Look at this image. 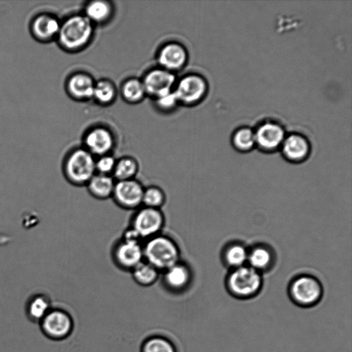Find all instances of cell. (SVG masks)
Segmentation results:
<instances>
[{"label":"cell","mask_w":352,"mask_h":352,"mask_svg":"<svg viewBox=\"0 0 352 352\" xmlns=\"http://www.w3.org/2000/svg\"><path fill=\"white\" fill-rule=\"evenodd\" d=\"M144 260L160 272H164L180 261V250L170 236L159 234L143 244Z\"/></svg>","instance_id":"obj_1"},{"label":"cell","mask_w":352,"mask_h":352,"mask_svg":"<svg viewBox=\"0 0 352 352\" xmlns=\"http://www.w3.org/2000/svg\"><path fill=\"white\" fill-rule=\"evenodd\" d=\"M226 286L233 297L247 300L258 294L263 286L261 273L248 265L232 269L228 275Z\"/></svg>","instance_id":"obj_2"},{"label":"cell","mask_w":352,"mask_h":352,"mask_svg":"<svg viewBox=\"0 0 352 352\" xmlns=\"http://www.w3.org/2000/svg\"><path fill=\"white\" fill-rule=\"evenodd\" d=\"M92 30L91 21L87 16H73L60 23L56 38L63 48L75 50L88 42Z\"/></svg>","instance_id":"obj_3"},{"label":"cell","mask_w":352,"mask_h":352,"mask_svg":"<svg viewBox=\"0 0 352 352\" xmlns=\"http://www.w3.org/2000/svg\"><path fill=\"white\" fill-rule=\"evenodd\" d=\"M94 156L85 148L73 151L64 164L65 175L72 184L86 186L96 174Z\"/></svg>","instance_id":"obj_4"},{"label":"cell","mask_w":352,"mask_h":352,"mask_svg":"<svg viewBox=\"0 0 352 352\" xmlns=\"http://www.w3.org/2000/svg\"><path fill=\"white\" fill-rule=\"evenodd\" d=\"M288 294L295 305L300 307H312L321 300L323 288L316 278L310 275H300L291 281Z\"/></svg>","instance_id":"obj_5"},{"label":"cell","mask_w":352,"mask_h":352,"mask_svg":"<svg viewBox=\"0 0 352 352\" xmlns=\"http://www.w3.org/2000/svg\"><path fill=\"white\" fill-rule=\"evenodd\" d=\"M165 223L161 209L141 206L136 210L132 220V228L142 240L160 234Z\"/></svg>","instance_id":"obj_6"},{"label":"cell","mask_w":352,"mask_h":352,"mask_svg":"<svg viewBox=\"0 0 352 352\" xmlns=\"http://www.w3.org/2000/svg\"><path fill=\"white\" fill-rule=\"evenodd\" d=\"M112 257L119 268L131 272L144 261L143 244L141 241L122 237L113 248Z\"/></svg>","instance_id":"obj_7"},{"label":"cell","mask_w":352,"mask_h":352,"mask_svg":"<svg viewBox=\"0 0 352 352\" xmlns=\"http://www.w3.org/2000/svg\"><path fill=\"white\" fill-rule=\"evenodd\" d=\"M144 186L136 179L116 181L111 198L120 208L137 210L142 205Z\"/></svg>","instance_id":"obj_8"},{"label":"cell","mask_w":352,"mask_h":352,"mask_svg":"<svg viewBox=\"0 0 352 352\" xmlns=\"http://www.w3.org/2000/svg\"><path fill=\"white\" fill-rule=\"evenodd\" d=\"M41 321L43 332L53 339L65 338L73 328L70 316L60 309H50Z\"/></svg>","instance_id":"obj_9"},{"label":"cell","mask_w":352,"mask_h":352,"mask_svg":"<svg viewBox=\"0 0 352 352\" xmlns=\"http://www.w3.org/2000/svg\"><path fill=\"white\" fill-rule=\"evenodd\" d=\"M206 91L207 84L201 76L189 75L179 82L174 92L178 101L193 104L203 98Z\"/></svg>","instance_id":"obj_10"},{"label":"cell","mask_w":352,"mask_h":352,"mask_svg":"<svg viewBox=\"0 0 352 352\" xmlns=\"http://www.w3.org/2000/svg\"><path fill=\"white\" fill-rule=\"evenodd\" d=\"M256 145L265 151H273L280 148L285 134L283 128L277 123L267 122L261 124L254 132Z\"/></svg>","instance_id":"obj_11"},{"label":"cell","mask_w":352,"mask_h":352,"mask_svg":"<svg viewBox=\"0 0 352 352\" xmlns=\"http://www.w3.org/2000/svg\"><path fill=\"white\" fill-rule=\"evenodd\" d=\"M60 23L56 16L44 12L35 16L30 23L32 36L41 42H47L57 37Z\"/></svg>","instance_id":"obj_12"},{"label":"cell","mask_w":352,"mask_h":352,"mask_svg":"<svg viewBox=\"0 0 352 352\" xmlns=\"http://www.w3.org/2000/svg\"><path fill=\"white\" fill-rule=\"evenodd\" d=\"M175 80V76L169 71L154 69L147 74L142 83L145 92L158 97L171 91Z\"/></svg>","instance_id":"obj_13"},{"label":"cell","mask_w":352,"mask_h":352,"mask_svg":"<svg viewBox=\"0 0 352 352\" xmlns=\"http://www.w3.org/2000/svg\"><path fill=\"white\" fill-rule=\"evenodd\" d=\"M280 148L286 160L296 163L306 160L310 152L307 139L295 133L285 137Z\"/></svg>","instance_id":"obj_14"},{"label":"cell","mask_w":352,"mask_h":352,"mask_svg":"<svg viewBox=\"0 0 352 352\" xmlns=\"http://www.w3.org/2000/svg\"><path fill=\"white\" fill-rule=\"evenodd\" d=\"M163 272V281L165 285L174 292L185 289L191 281L192 273L190 267L181 261Z\"/></svg>","instance_id":"obj_15"},{"label":"cell","mask_w":352,"mask_h":352,"mask_svg":"<svg viewBox=\"0 0 352 352\" xmlns=\"http://www.w3.org/2000/svg\"><path fill=\"white\" fill-rule=\"evenodd\" d=\"M86 148L94 156L109 154L113 146L111 133L103 128H96L90 131L85 138Z\"/></svg>","instance_id":"obj_16"},{"label":"cell","mask_w":352,"mask_h":352,"mask_svg":"<svg viewBox=\"0 0 352 352\" xmlns=\"http://www.w3.org/2000/svg\"><path fill=\"white\" fill-rule=\"evenodd\" d=\"M187 54L185 49L179 44L170 43L160 52L158 60L161 65L169 70L181 68L186 63Z\"/></svg>","instance_id":"obj_17"},{"label":"cell","mask_w":352,"mask_h":352,"mask_svg":"<svg viewBox=\"0 0 352 352\" xmlns=\"http://www.w3.org/2000/svg\"><path fill=\"white\" fill-rule=\"evenodd\" d=\"M116 180L111 175L96 173L86 184L89 193L97 199L112 197Z\"/></svg>","instance_id":"obj_18"},{"label":"cell","mask_w":352,"mask_h":352,"mask_svg":"<svg viewBox=\"0 0 352 352\" xmlns=\"http://www.w3.org/2000/svg\"><path fill=\"white\" fill-rule=\"evenodd\" d=\"M274 262V254L263 245L254 246L248 251L247 265L259 272L268 270Z\"/></svg>","instance_id":"obj_19"},{"label":"cell","mask_w":352,"mask_h":352,"mask_svg":"<svg viewBox=\"0 0 352 352\" xmlns=\"http://www.w3.org/2000/svg\"><path fill=\"white\" fill-rule=\"evenodd\" d=\"M94 84L87 75L77 74L68 80L67 89L69 94L78 99H86L93 96Z\"/></svg>","instance_id":"obj_20"},{"label":"cell","mask_w":352,"mask_h":352,"mask_svg":"<svg viewBox=\"0 0 352 352\" xmlns=\"http://www.w3.org/2000/svg\"><path fill=\"white\" fill-rule=\"evenodd\" d=\"M248 251L249 250L241 243L230 244L226 248L223 253L226 264L232 270L247 265Z\"/></svg>","instance_id":"obj_21"},{"label":"cell","mask_w":352,"mask_h":352,"mask_svg":"<svg viewBox=\"0 0 352 352\" xmlns=\"http://www.w3.org/2000/svg\"><path fill=\"white\" fill-rule=\"evenodd\" d=\"M133 280L140 285L148 287L157 280L160 271L144 260L131 271Z\"/></svg>","instance_id":"obj_22"},{"label":"cell","mask_w":352,"mask_h":352,"mask_svg":"<svg viewBox=\"0 0 352 352\" xmlns=\"http://www.w3.org/2000/svg\"><path fill=\"white\" fill-rule=\"evenodd\" d=\"M138 170L139 164L135 159L123 157L116 160L112 176L116 181L135 179Z\"/></svg>","instance_id":"obj_23"},{"label":"cell","mask_w":352,"mask_h":352,"mask_svg":"<svg viewBox=\"0 0 352 352\" xmlns=\"http://www.w3.org/2000/svg\"><path fill=\"white\" fill-rule=\"evenodd\" d=\"M166 199V194L163 189L155 185L148 186L144 187L142 206L161 209Z\"/></svg>","instance_id":"obj_24"},{"label":"cell","mask_w":352,"mask_h":352,"mask_svg":"<svg viewBox=\"0 0 352 352\" xmlns=\"http://www.w3.org/2000/svg\"><path fill=\"white\" fill-rule=\"evenodd\" d=\"M232 143L237 150L249 151L256 146L254 132L247 127L241 128L234 133Z\"/></svg>","instance_id":"obj_25"},{"label":"cell","mask_w":352,"mask_h":352,"mask_svg":"<svg viewBox=\"0 0 352 352\" xmlns=\"http://www.w3.org/2000/svg\"><path fill=\"white\" fill-rule=\"evenodd\" d=\"M50 310V304L47 298L36 296L32 298L28 305L27 311L33 320H41Z\"/></svg>","instance_id":"obj_26"},{"label":"cell","mask_w":352,"mask_h":352,"mask_svg":"<svg viewBox=\"0 0 352 352\" xmlns=\"http://www.w3.org/2000/svg\"><path fill=\"white\" fill-rule=\"evenodd\" d=\"M111 12V6L108 2L95 1L91 2L86 9L87 17L91 21L102 22L107 20Z\"/></svg>","instance_id":"obj_27"},{"label":"cell","mask_w":352,"mask_h":352,"mask_svg":"<svg viewBox=\"0 0 352 352\" xmlns=\"http://www.w3.org/2000/svg\"><path fill=\"white\" fill-rule=\"evenodd\" d=\"M142 352H176L174 345L166 338L153 336L146 340Z\"/></svg>","instance_id":"obj_28"},{"label":"cell","mask_w":352,"mask_h":352,"mask_svg":"<svg viewBox=\"0 0 352 352\" xmlns=\"http://www.w3.org/2000/svg\"><path fill=\"white\" fill-rule=\"evenodd\" d=\"M122 93L127 100L135 102L143 97L145 89L142 82L136 79H131L124 84Z\"/></svg>","instance_id":"obj_29"},{"label":"cell","mask_w":352,"mask_h":352,"mask_svg":"<svg viewBox=\"0 0 352 352\" xmlns=\"http://www.w3.org/2000/svg\"><path fill=\"white\" fill-rule=\"evenodd\" d=\"M113 85L106 80L98 82L94 85L93 96L102 103L111 102L115 96Z\"/></svg>","instance_id":"obj_30"},{"label":"cell","mask_w":352,"mask_h":352,"mask_svg":"<svg viewBox=\"0 0 352 352\" xmlns=\"http://www.w3.org/2000/svg\"><path fill=\"white\" fill-rule=\"evenodd\" d=\"M116 163V160L109 154L99 156L95 162L96 173L112 176Z\"/></svg>","instance_id":"obj_31"},{"label":"cell","mask_w":352,"mask_h":352,"mask_svg":"<svg viewBox=\"0 0 352 352\" xmlns=\"http://www.w3.org/2000/svg\"><path fill=\"white\" fill-rule=\"evenodd\" d=\"M157 98V104L164 109L173 108L178 101L174 91H169Z\"/></svg>","instance_id":"obj_32"}]
</instances>
